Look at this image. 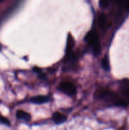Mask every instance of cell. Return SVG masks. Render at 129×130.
I'll list each match as a JSON object with an SVG mask.
<instances>
[{"instance_id":"6","label":"cell","mask_w":129,"mask_h":130,"mask_svg":"<svg viewBox=\"0 0 129 130\" xmlns=\"http://www.w3.org/2000/svg\"><path fill=\"white\" fill-rule=\"evenodd\" d=\"M30 101L34 104H41L44 103L48 102L49 101V98L45 96H34L30 99Z\"/></svg>"},{"instance_id":"4","label":"cell","mask_w":129,"mask_h":130,"mask_svg":"<svg viewBox=\"0 0 129 130\" xmlns=\"http://www.w3.org/2000/svg\"><path fill=\"white\" fill-rule=\"evenodd\" d=\"M85 40L89 45L92 46L93 44L99 41L97 32L95 30H91L89 32L85 37Z\"/></svg>"},{"instance_id":"8","label":"cell","mask_w":129,"mask_h":130,"mask_svg":"<svg viewBox=\"0 0 129 130\" xmlns=\"http://www.w3.org/2000/svg\"><path fill=\"white\" fill-rule=\"evenodd\" d=\"M16 117L18 119H22V120L24 121H29L30 119V114L22 110H18L16 112Z\"/></svg>"},{"instance_id":"12","label":"cell","mask_w":129,"mask_h":130,"mask_svg":"<svg viewBox=\"0 0 129 130\" xmlns=\"http://www.w3.org/2000/svg\"><path fill=\"white\" fill-rule=\"evenodd\" d=\"M0 122L4 123V124H10V121H9L6 118H4V117H2V116H0Z\"/></svg>"},{"instance_id":"10","label":"cell","mask_w":129,"mask_h":130,"mask_svg":"<svg viewBox=\"0 0 129 130\" xmlns=\"http://www.w3.org/2000/svg\"><path fill=\"white\" fill-rule=\"evenodd\" d=\"M106 22H107V20H106V15L104 13L101 14V15L99 16L98 18L99 27L100 28H102V29L105 28V27H106Z\"/></svg>"},{"instance_id":"11","label":"cell","mask_w":129,"mask_h":130,"mask_svg":"<svg viewBox=\"0 0 129 130\" xmlns=\"http://www.w3.org/2000/svg\"><path fill=\"white\" fill-rule=\"evenodd\" d=\"M102 67L106 71H110V63L107 56L104 57L102 60Z\"/></svg>"},{"instance_id":"3","label":"cell","mask_w":129,"mask_h":130,"mask_svg":"<svg viewBox=\"0 0 129 130\" xmlns=\"http://www.w3.org/2000/svg\"><path fill=\"white\" fill-rule=\"evenodd\" d=\"M75 46V40L71 34H68V37H67V46H66V57L67 58H71L72 54V52H73V48Z\"/></svg>"},{"instance_id":"13","label":"cell","mask_w":129,"mask_h":130,"mask_svg":"<svg viewBox=\"0 0 129 130\" xmlns=\"http://www.w3.org/2000/svg\"><path fill=\"white\" fill-rule=\"evenodd\" d=\"M124 0H116V2H117L118 5H121L123 3Z\"/></svg>"},{"instance_id":"7","label":"cell","mask_w":129,"mask_h":130,"mask_svg":"<svg viewBox=\"0 0 129 130\" xmlns=\"http://www.w3.org/2000/svg\"><path fill=\"white\" fill-rule=\"evenodd\" d=\"M53 119L54 123L56 124H61L62 123H64L67 120V117L59 112H56L53 114Z\"/></svg>"},{"instance_id":"5","label":"cell","mask_w":129,"mask_h":130,"mask_svg":"<svg viewBox=\"0 0 129 130\" xmlns=\"http://www.w3.org/2000/svg\"><path fill=\"white\" fill-rule=\"evenodd\" d=\"M120 88L123 95L129 100V80H123L121 82Z\"/></svg>"},{"instance_id":"2","label":"cell","mask_w":129,"mask_h":130,"mask_svg":"<svg viewBox=\"0 0 129 130\" xmlns=\"http://www.w3.org/2000/svg\"><path fill=\"white\" fill-rule=\"evenodd\" d=\"M59 90L68 96H73L76 93V88L74 85L68 81H63L59 86Z\"/></svg>"},{"instance_id":"14","label":"cell","mask_w":129,"mask_h":130,"mask_svg":"<svg viewBox=\"0 0 129 130\" xmlns=\"http://www.w3.org/2000/svg\"><path fill=\"white\" fill-rule=\"evenodd\" d=\"M126 8H127V10L129 11V0H128V2L127 3H126Z\"/></svg>"},{"instance_id":"1","label":"cell","mask_w":129,"mask_h":130,"mask_svg":"<svg viewBox=\"0 0 129 130\" xmlns=\"http://www.w3.org/2000/svg\"><path fill=\"white\" fill-rule=\"evenodd\" d=\"M98 96L101 99L110 101L114 104V105L118 106H125L126 105L125 100L119 97L115 93L109 90H101L99 91Z\"/></svg>"},{"instance_id":"9","label":"cell","mask_w":129,"mask_h":130,"mask_svg":"<svg viewBox=\"0 0 129 130\" xmlns=\"http://www.w3.org/2000/svg\"><path fill=\"white\" fill-rule=\"evenodd\" d=\"M92 52H93V54L95 56H98L101 53V45L100 41H97V43H95L92 46Z\"/></svg>"},{"instance_id":"15","label":"cell","mask_w":129,"mask_h":130,"mask_svg":"<svg viewBox=\"0 0 129 130\" xmlns=\"http://www.w3.org/2000/svg\"><path fill=\"white\" fill-rule=\"evenodd\" d=\"M1 45H0V50H1Z\"/></svg>"}]
</instances>
